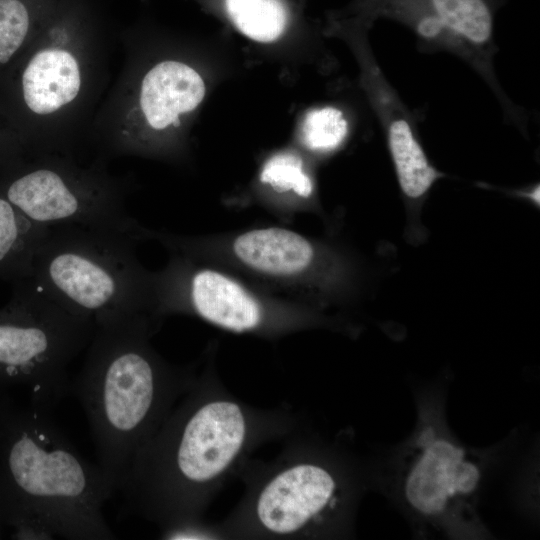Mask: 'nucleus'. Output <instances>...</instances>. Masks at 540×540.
<instances>
[{"instance_id":"nucleus-1","label":"nucleus","mask_w":540,"mask_h":540,"mask_svg":"<svg viewBox=\"0 0 540 540\" xmlns=\"http://www.w3.org/2000/svg\"><path fill=\"white\" fill-rule=\"evenodd\" d=\"M115 491L50 413L0 397V519L14 538L115 539L103 515Z\"/></svg>"},{"instance_id":"nucleus-2","label":"nucleus","mask_w":540,"mask_h":540,"mask_svg":"<svg viewBox=\"0 0 540 540\" xmlns=\"http://www.w3.org/2000/svg\"><path fill=\"white\" fill-rule=\"evenodd\" d=\"M156 325L146 314L94 323L85 361L71 392L86 414L98 466L115 490L142 446L189 389V376L169 365L150 344Z\"/></svg>"},{"instance_id":"nucleus-3","label":"nucleus","mask_w":540,"mask_h":540,"mask_svg":"<svg viewBox=\"0 0 540 540\" xmlns=\"http://www.w3.org/2000/svg\"><path fill=\"white\" fill-rule=\"evenodd\" d=\"M195 392L136 453L118 490L163 529L194 520L208 488L237 460L249 434L237 402Z\"/></svg>"},{"instance_id":"nucleus-4","label":"nucleus","mask_w":540,"mask_h":540,"mask_svg":"<svg viewBox=\"0 0 540 540\" xmlns=\"http://www.w3.org/2000/svg\"><path fill=\"white\" fill-rule=\"evenodd\" d=\"M139 241L81 226L50 227L30 279L65 310L94 323L134 314L154 323V272L137 259Z\"/></svg>"},{"instance_id":"nucleus-5","label":"nucleus","mask_w":540,"mask_h":540,"mask_svg":"<svg viewBox=\"0 0 540 540\" xmlns=\"http://www.w3.org/2000/svg\"><path fill=\"white\" fill-rule=\"evenodd\" d=\"M93 329V321L65 310L30 278L13 283L0 308V397L21 388L28 405L51 414L71 393L69 365Z\"/></svg>"},{"instance_id":"nucleus-6","label":"nucleus","mask_w":540,"mask_h":540,"mask_svg":"<svg viewBox=\"0 0 540 540\" xmlns=\"http://www.w3.org/2000/svg\"><path fill=\"white\" fill-rule=\"evenodd\" d=\"M480 458L449 431L438 408H420L415 431L399 449L394 488L411 517L449 536L485 532L477 512Z\"/></svg>"},{"instance_id":"nucleus-7","label":"nucleus","mask_w":540,"mask_h":540,"mask_svg":"<svg viewBox=\"0 0 540 540\" xmlns=\"http://www.w3.org/2000/svg\"><path fill=\"white\" fill-rule=\"evenodd\" d=\"M169 251L166 267L154 272L156 323L167 314L187 313L235 333H269L303 320L296 301L270 297L206 260Z\"/></svg>"},{"instance_id":"nucleus-8","label":"nucleus","mask_w":540,"mask_h":540,"mask_svg":"<svg viewBox=\"0 0 540 540\" xmlns=\"http://www.w3.org/2000/svg\"><path fill=\"white\" fill-rule=\"evenodd\" d=\"M168 250L223 262L288 296H317L332 290L343 274L327 247L294 230L266 226L221 238H192L157 231Z\"/></svg>"},{"instance_id":"nucleus-9","label":"nucleus","mask_w":540,"mask_h":540,"mask_svg":"<svg viewBox=\"0 0 540 540\" xmlns=\"http://www.w3.org/2000/svg\"><path fill=\"white\" fill-rule=\"evenodd\" d=\"M0 192L28 220L46 227L81 226L137 237L116 183L96 171L54 161L0 165ZM139 239V238H138Z\"/></svg>"},{"instance_id":"nucleus-10","label":"nucleus","mask_w":540,"mask_h":540,"mask_svg":"<svg viewBox=\"0 0 540 540\" xmlns=\"http://www.w3.org/2000/svg\"><path fill=\"white\" fill-rule=\"evenodd\" d=\"M365 22L390 19L409 28L425 51L449 52L490 87L512 123L523 111L502 89L494 72L495 0H364Z\"/></svg>"},{"instance_id":"nucleus-11","label":"nucleus","mask_w":540,"mask_h":540,"mask_svg":"<svg viewBox=\"0 0 540 540\" xmlns=\"http://www.w3.org/2000/svg\"><path fill=\"white\" fill-rule=\"evenodd\" d=\"M342 481L318 461H300L273 474L253 504L257 525L274 536H291L324 525L340 509Z\"/></svg>"},{"instance_id":"nucleus-12","label":"nucleus","mask_w":540,"mask_h":540,"mask_svg":"<svg viewBox=\"0 0 540 540\" xmlns=\"http://www.w3.org/2000/svg\"><path fill=\"white\" fill-rule=\"evenodd\" d=\"M3 102L14 127L27 117L52 115L72 103L82 88L77 56L60 45L23 54L0 76Z\"/></svg>"},{"instance_id":"nucleus-13","label":"nucleus","mask_w":540,"mask_h":540,"mask_svg":"<svg viewBox=\"0 0 540 540\" xmlns=\"http://www.w3.org/2000/svg\"><path fill=\"white\" fill-rule=\"evenodd\" d=\"M361 52L365 83L385 135L401 192L411 202L422 200L443 174L428 159L413 116L366 44Z\"/></svg>"},{"instance_id":"nucleus-14","label":"nucleus","mask_w":540,"mask_h":540,"mask_svg":"<svg viewBox=\"0 0 540 540\" xmlns=\"http://www.w3.org/2000/svg\"><path fill=\"white\" fill-rule=\"evenodd\" d=\"M205 83L191 66L176 60L154 65L141 80L137 107L147 127L164 132L203 100Z\"/></svg>"},{"instance_id":"nucleus-15","label":"nucleus","mask_w":540,"mask_h":540,"mask_svg":"<svg viewBox=\"0 0 540 540\" xmlns=\"http://www.w3.org/2000/svg\"><path fill=\"white\" fill-rule=\"evenodd\" d=\"M50 227L23 216L0 192V279L12 284L28 279L34 257Z\"/></svg>"},{"instance_id":"nucleus-16","label":"nucleus","mask_w":540,"mask_h":540,"mask_svg":"<svg viewBox=\"0 0 540 540\" xmlns=\"http://www.w3.org/2000/svg\"><path fill=\"white\" fill-rule=\"evenodd\" d=\"M226 11L235 27L258 42H272L287 24V11L281 0H225Z\"/></svg>"},{"instance_id":"nucleus-17","label":"nucleus","mask_w":540,"mask_h":540,"mask_svg":"<svg viewBox=\"0 0 540 540\" xmlns=\"http://www.w3.org/2000/svg\"><path fill=\"white\" fill-rule=\"evenodd\" d=\"M259 180L276 194L295 198L300 205L314 196V181L297 154L283 152L270 157L261 169Z\"/></svg>"},{"instance_id":"nucleus-18","label":"nucleus","mask_w":540,"mask_h":540,"mask_svg":"<svg viewBox=\"0 0 540 540\" xmlns=\"http://www.w3.org/2000/svg\"><path fill=\"white\" fill-rule=\"evenodd\" d=\"M31 27L26 0H0V76L25 52Z\"/></svg>"},{"instance_id":"nucleus-19","label":"nucleus","mask_w":540,"mask_h":540,"mask_svg":"<svg viewBox=\"0 0 540 540\" xmlns=\"http://www.w3.org/2000/svg\"><path fill=\"white\" fill-rule=\"evenodd\" d=\"M349 132L344 113L332 106L309 111L302 123L301 142L309 151L328 154L338 149Z\"/></svg>"},{"instance_id":"nucleus-20","label":"nucleus","mask_w":540,"mask_h":540,"mask_svg":"<svg viewBox=\"0 0 540 540\" xmlns=\"http://www.w3.org/2000/svg\"><path fill=\"white\" fill-rule=\"evenodd\" d=\"M20 143L8 132L0 131V165L20 157Z\"/></svg>"},{"instance_id":"nucleus-21","label":"nucleus","mask_w":540,"mask_h":540,"mask_svg":"<svg viewBox=\"0 0 540 540\" xmlns=\"http://www.w3.org/2000/svg\"><path fill=\"white\" fill-rule=\"evenodd\" d=\"M539 185H534L530 188H528L527 190H523L520 192V195L523 197V198H526L528 199L531 203H533L534 205H536L537 207H539Z\"/></svg>"}]
</instances>
